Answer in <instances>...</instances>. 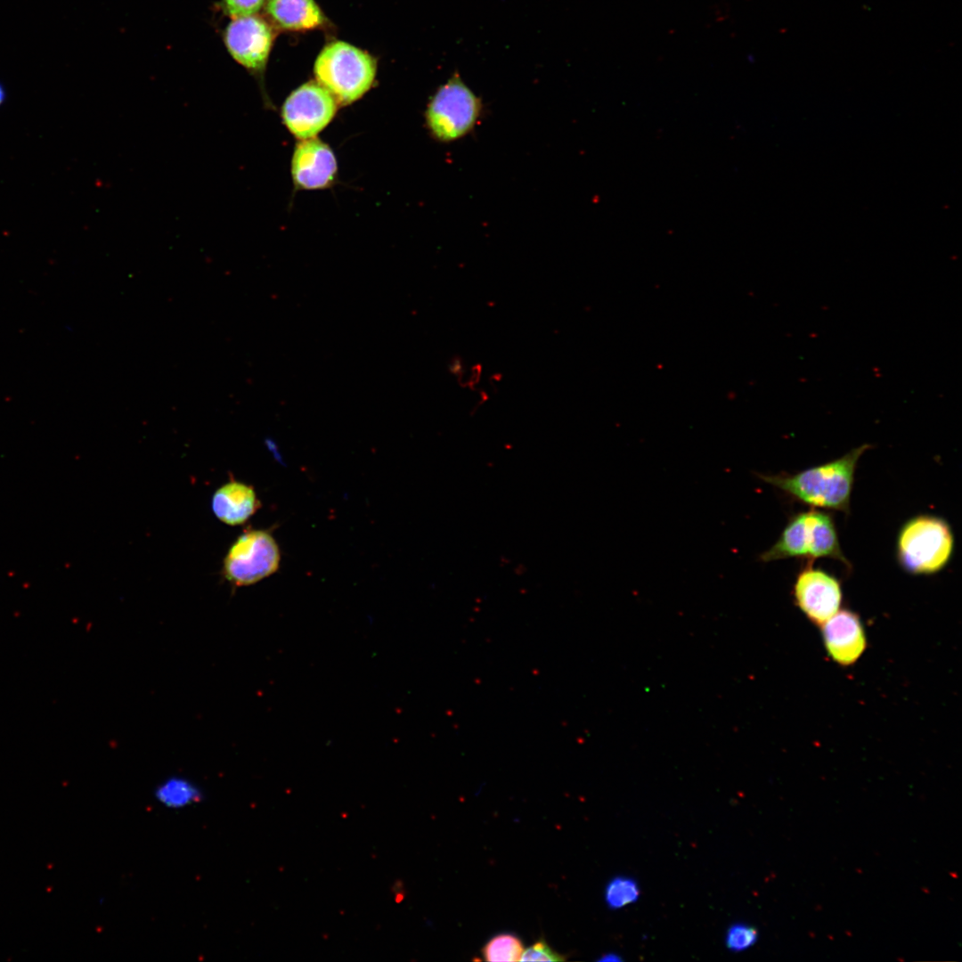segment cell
Wrapping results in <instances>:
<instances>
[{
    "label": "cell",
    "instance_id": "6da1fadb",
    "mask_svg": "<svg viewBox=\"0 0 962 962\" xmlns=\"http://www.w3.org/2000/svg\"><path fill=\"white\" fill-rule=\"evenodd\" d=\"M870 447L863 444L838 459L795 474H758V477L804 504L849 513L858 461Z\"/></svg>",
    "mask_w": 962,
    "mask_h": 962
},
{
    "label": "cell",
    "instance_id": "7a4b0ae2",
    "mask_svg": "<svg viewBox=\"0 0 962 962\" xmlns=\"http://www.w3.org/2000/svg\"><path fill=\"white\" fill-rule=\"evenodd\" d=\"M796 558L813 561L829 558L851 567L842 551L832 516L811 509L793 515L777 542L759 555L762 562Z\"/></svg>",
    "mask_w": 962,
    "mask_h": 962
},
{
    "label": "cell",
    "instance_id": "3957f363",
    "mask_svg": "<svg viewBox=\"0 0 962 962\" xmlns=\"http://www.w3.org/2000/svg\"><path fill=\"white\" fill-rule=\"evenodd\" d=\"M954 550L949 523L933 515H917L901 527L896 556L903 570L911 575H933L943 569Z\"/></svg>",
    "mask_w": 962,
    "mask_h": 962
},
{
    "label": "cell",
    "instance_id": "277c9868",
    "mask_svg": "<svg viewBox=\"0 0 962 962\" xmlns=\"http://www.w3.org/2000/svg\"><path fill=\"white\" fill-rule=\"evenodd\" d=\"M314 72L317 83L330 93L338 104L347 105L360 99L371 87L376 61L352 45L335 41L322 50Z\"/></svg>",
    "mask_w": 962,
    "mask_h": 962
},
{
    "label": "cell",
    "instance_id": "5b68a950",
    "mask_svg": "<svg viewBox=\"0 0 962 962\" xmlns=\"http://www.w3.org/2000/svg\"><path fill=\"white\" fill-rule=\"evenodd\" d=\"M483 110L481 98L455 71L429 101L426 110L427 126L436 141L452 143L472 132Z\"/></svg>",
    "mask_w": 962,
    "mask_h": 962
},
{
    "label": "cell",
    "instance_id": "8992f818",
    "mask_svg": "<svg viewBox=\"0 0 962 962\" xmlns=\"http://www.w3.org/2000/svg\"><path fill=\"white\" fill-rule=\"evenodd\" d=\"M280 559V550L272 534L250 530L229 549L224 559V575L235 586L250 585L276 572Z\"/></svg>",
    "mask_w": 962,
    "mask_h": 962
},
{
    "label": "cell",
    "instance_id": "52a82bcc",
    "mask_svg": "<svg viewBox=\"0 0 962 962\" xmlns=\"http://www.w3.org/2000/svg\"><path fill=\"white\" fill-rule=\"evenodd\" d=\"M338 103L317 82H308L286 99L281 117L286 127L299 140L315 137L334 118Z\"/></svg>",
    "mask_w": 962,
    "mask_h": 962
},
{
    "label": "cell",
    "instance_id": "ba28073f",
    "mask_svg": "<svg viewBox=\"0 0 962 962\" xmlns=\"http://www.w3.org/2000/svg\"><path fill=\"white\" fill-rule=\"evenodd\" d=\"M273 39L271 24L256 14L232 19L224 32V42L231 56L256 74L265 69Z\"/></svg>",
    "mask_w": 962,
    "mask_h": 962
},
{
    "label": "cell",
    "instance_id": "9c48e42d",
    "mask_svg": "<svg viewBox=\"0 0 962 962\" xmlns=\"http://www.w3.org/2000/svg\"><path fill=\"white\" fill-rule=\"evenodd\" d=\"M793 598L806 618L820 626L839 610L843 592L836 577L808 562L796 576Z\"/></svg>",
    "mask_w": 962,
    "mask_h": 962
},
{
    "label": "cell",
    "instance_id": "30bf717a",
    "mask_svg": "<svg viewBox=\"0 0 962 962\" xmlns=\"http://www.w3.org/2000/svg\"><path fill=\"white\" fill-rule=\"evenodd\" d=\"M827 655L842 665L858 661L867 648V637L859 615L850 609H839L820 625Z\"/></svg>",
    "mask_w": 962,
    "mask_h": 962
},
{
    "label": "cell",
    "instance_id": "8fae6325",
    "mask_svg": "<svg viewBox=\"0 0 962 962\" xmlns=\"http://www.w3.org/2000/svg\"><path fill=\"white\" fill-rule=\"evenodd\" d=\"M337 170L335 155L322 141L313 137L301 140L296 145L291 175L297 187L306 190L326 188L335 180Z\"/></svg>",
    "mask_w": 962,
    "mask_h": 962
},
{
    "label": "cell",
    "instance_id": "7c38bea8",
    "mask_svg": "<svg viewBox=\"0 0 962 962\" xmlns=\"http://www.w3.org/2000/svg\"><path fill=\"white\" fill-rule=\"evenodd\" d=\"M211 505L220 521L236 526L247 521L257 510L260 503L251 485L231 481L215 492Z\"/></svg>",
    "mask_w": 962,
    "mask_h": 962
},
{
    "label": "cell",
    "instance_id": "4fadbf2b",
    "mask_svg": "<svg viewBox=\"0 0 962 962\" xmlns=\"http://www.w3.org/2000/svg\"><path fill=\"white\" fill-rule=\"evenodd\" d=\"M265 12L275 25L288 30L314 29L325 22L314 0H266Z\"/></svg>",
    "mask_w": 962,
    "mask_h": 962
},
{
    "label": "cell",
    "instance_id": "5bb4252c",
    "mask_svg": "<svg viewBox=\"0 0 962 962\" xmlns=\"http://www.w3.org/2000/svg\"><path fill=\"white\" fill-rule=\"evenodd\" d=\"M154 799L166 809L179 811L199 803L203 799V794L197 785L187 779L171 777L156 787Z\"/></svg>",
    "mask_w": 962,
    "mask_h": 962
},
{
    "label": "cell",
    "instance_id": "9a60e30c",
    "mask_svg": "<svg viewBox=\"0 0 962 962\" xmlns=\"http://www.w3.org/2000/svg\"><path fill=\"white\" fill-rule=\"evenodd\" d=\"M640 894L636 880L625 876L612 878L605 889L606 903L611 909H619L636 902Z\"/></svg>",
    "mask_w": 962,
    "mask_h": 962
},
{
    "label": "cell",
    "instance_id": "2e32d148",
    "mask_svg": "<svg viewBox=\"0 0 962 962\" xmlns=\"http://www.w3.org/2000/svg\"><path fill=\"white\" fill-rule=\"evenodd\" d=\"M524 951L522 942L511 933H501L493 937L483 948L486 961H519Z\"/></svg>",
    "mask_w": 962,
    "mask_h": 962
},
{
    "label": "cell",
    "instance_id": "e0dca14e",
    "mask_svg": "<svg viewBox=\"0 0 962 962\" xmlns=\"http://www.w3.org/2000/svg\"><path fill=\"white\" fill-rule=\"evenodd\" d=\"M758 940L757 929L746 923L732 924L726 932L725 944L733 952H741L753 947Z\"/></svg>",
    "mask_w": 962,
    "mask_h": 962
},
{
    "label": "cell",
    "instance_id": "ac0fdd59",
    "mask_svg": "<svg viewBox=\"0 0 962 962\" xmlns=\"http://www.w3.org/2000/svg\"><path fill=\"white\" fill-rule=\"evenodd\" d=\"M266 0H222L225 12L232 19L256 14Z\"/></svg>",
    "mask_w": 962,
    "mask_h": 962
},
{
    "label": "cell",
    "instance_id": "d6986e66",
    "mask_svg": "<svg viewBox=\"0 0 962 962\" xmlns=\"http://www.w3.org/2000/svg\"><path fill=\"white\" fill-rule=\"evenodd\" d=\"M566 958L554 951L544 940H540L525 950L519 961H563Z\"/></svg>",
    "mask_w": 962,
    "mask_h": 962
},
{
    "label": "cell",
    "instance_id": "ffe728a7",
    "mask_svg": "<svg viewBox=\"0 0 962 962\" xmlns=\"http://www.w3.org/2000/svg\"><path fill=\"white\" fill-rule=\"evenodd\" d=\"M461 368L462 365L461 360L459 358H455L450 365V371L453 374H458L461 371Z\"/></svg>",
    "mask_w": 962,
    "mask_h": 962
},
{
    "label": "cell",
    "instance_id": "44dd1931",
    "mask_svg": "<svg viewBox=\"0 0 962 962\" xmlns=\"http://www.w3.org/2000/svg\"><path fill=\"white\" fill-rule=\"evenodd\" d=\"M600 961H618L620 958L616 954H607L599 959Z\"/></svg>",
    "mask_w": 962,
    "mask_h": 962
},
{
    "label": "cell",
    "instance_id": "7402d4cb",
    "mask_svg": "<svg viewBox=\"0 0 962 962\" xmlns=\"http://www.w3.org/2000/svg\"><path fill=\"white\" fill-rule=\"evenodd\" d=\"M4 98H5V91H4V87H3V86L0 84V104L4 102Z\"/></svg>",
    "mask_w": 962,
    "mask_h": 962
}]
</instances>
